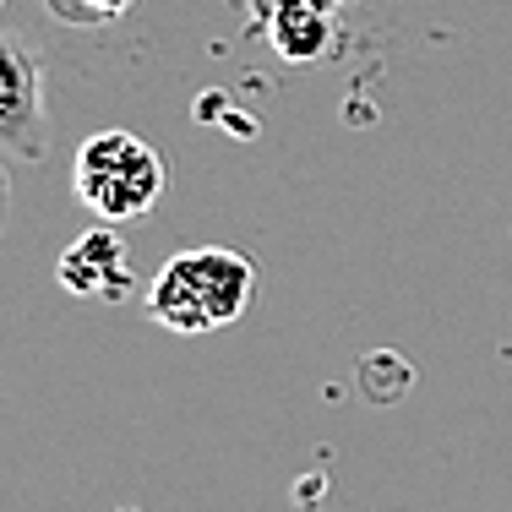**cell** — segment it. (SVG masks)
<instances>
[{
	"label": "cell",
	"mask_w": 512,
	"mask_h": 512,
	"mask_svg": "<svg viewBox=\"0 0 512 512\" xmlns=\"http://www.w3.org/2000/svg\"><path fill=\"white\" fill-rule=\"evenodd\" d=\"M0 6H6V0H0Z\"/></svg>",
	"instance_id": "cell-8"
},
{
	"label": "cell",
	"mask_w": 512,
	"mask_h": 512,
	"mask_svg": "<svg viewBox=\"0 0 512 512\" xmlns=\"http://www.w3.org/2000/svg\"><path fill=\"white\" fill-rule=\"evenodd\" d=\"M71 191L99 224H131L164 197V153L137 131H93L71 158Z\"/></svg>",
	"instance_id": "cell-2"
},
{
	"label": "cell",
	"mask_w": 512,
	"mask_h": 512,
	"mask_svg": "<svg viewBox=\"0 0 512 512\" xmlns=\"http://www.w3.org/2000/svg\"><path fill=\"white\" fill-rule=\"evenodd\" d=\"M251 22L284 60H316L333 39V0H251Z\"/></svg>",
	"instance_id": "cell-4"
},
{
	"label": "cell",
	"mask_w": 512,
	"mask_h": 512,
	"mask_svg": "<svg viewBox=\"0 0 512 512\" xmlns=\"http://www.w3.org/2000/svg\"><path fill=\"white\" fill-rule=\"evenodd\" d=\"M11 218V186H6V169H0V229H6Z\"/></svg>",
	"instance_id": "cell-7"
},
{
	"label": "cell",
	"mask_w": 512,
	"mask_h": 512,
	"mask_svg": "<svg viewBox=\"0 0 512 512\" xmlns=\"http://www.w3.org/2000/svg\"><path fill=\"white\" fill-rule=\"evenodd\" d=\"M256 295V267L235 246L175 251L148 284V316L180 338H202L240 322Z\"/></svg>",
	"instance_id": "cell-1"
},
{
	"label": "cell",
	"mask_w": 512,
	"mask_h": 512,
	"mask_svg": "<svg viewBox=\"0 0 512 512\" xmlns=\"http://www.w3.org/2000/svg\"><path fill=\"white\" fill-rule=\"evenodd\" d=\"M44 6H50L60 22H71V28H104V22L126 17L137 0H44Z\"/></svg>",
	"instance_id": "cell-6"
},
{
	"label": "cell",
	"mask_w": 512,
	"mask_h": 512,
	"mask_svg": "<svg viewBox=\"0 0 512 512\" xmlns=\"http://www.w3.org/2000/svg\"><path fill=\"white\" fill-rule=\"evenodd\" d=\"M0 153L44 158V66L17 39H0Z\"/></svg>",
	"instance_id": "cell-3"
},
{
	"label": "cell",
	"mask_w": 512,
	"mask_h": 512,
	"mask_svg": "<svg viewBox=\"0 0 512 512\" xmlns=\"http://www.w3.org/2000/svg\"><path fill=\"white\" fill-rule=\"evenodd\" d=\"M60 284L82 300H126L131 267H126V240L115 229H88L66 256H60Z\"/></svg>",
	"instance_id": "cell-5"
}]
</instances>
